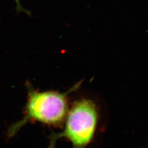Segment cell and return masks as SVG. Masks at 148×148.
Instances as JSON below:
<instances>
[{
  "label": "cell",
  "instance_id": "1",
  "mask_svg": "<svg viewBox=\"0 0 148 148\" xmlns=\"http://www.w3.org/2000/svg\"><path fill=\"white\" fill-rule=\"evenodd\" d=\"M98 121V110L93 101L85 98L76 101L67 113L63 130L50 136L49 147L64 138L73 148H86L93 138Z\"/></svg>",
  "mask_w": 148,
  "mask_h": 148
},
{
  "label": "cell",
  "instance_id": "2",
  "mask_svg": "<svg viewBox=\"0 0 148 148\" xmlns=\"http://www.w3.org/2000/svg\"><path fill=\"white\" fill-rule=\"evenodd\" d=\"M68 93L55 90H31L29 93L25 116L18 125L29 121L57 126L65 120L69 110Z\"/></svg>",
  "mask_w": 148,
  "mask_h": 148
}]
</instances>
